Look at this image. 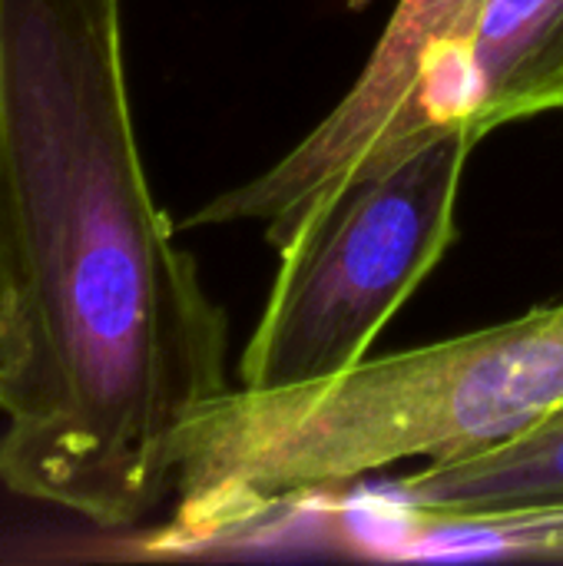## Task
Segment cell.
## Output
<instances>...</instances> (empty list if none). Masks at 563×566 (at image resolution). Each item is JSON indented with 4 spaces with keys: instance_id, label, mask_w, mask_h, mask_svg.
I'll use <instances>...</instances> for the list:
<instances>
[{
    "instance_id": "obj_5",
    "label": "cell",
    "mask_w": 563,
    "mask_h": 566,
    "mask_svg": "<svg viewBox=\"0 0 563 566\" xmlns=\"http://www.w3.org/2000/svg\"><path fill=\"white\" fill-rule=\"evenodd\" d=\"M563 109V0H481L451 93V123L478 143Z\"/></svg>"
},
{
    "instance_id": "obj_1",
    "label": "cell",
    "mask_w": 563,
    "mask_h": 566,
    "mask_svg": "<svg viewBox=\"0 0 563 566\" xmlns=\"http://www.w3.org/2000/svg\"><path fill=\"white\" fill-rule=\"evenodd\" d=\"M226 355L139 156L123 0H0V488L143 524Z\"/></svg>"
},
{
    "instance_id": "obj_3",
    "label": "cell",
    "mask_w": 563,
    "mask_h": 566,
    "mask_svg": "<svg viewBox=\"0 0 563 566\" xmlns=\"http://www.w3.org/2000/svg\"><path fill=\"white\" fill-rule=\"evenodd\" d=\"M478 139L465 123L358 179L279 275L239 361V385H302L368 358L375 338L458 239Z\"/></svg>"
},
{
    "instance_id": "obj_7",
    "label": "cell",
    "mask_w": 563,
    "mask_h": 566,
    "mask_svg": "<svg viewBox=\"0 0 563 566\" xmlns=\"http://www.w3.org/2000/svg\"><path fill=\"white\" fill-rule=\"evenodd\" d=\"M408 527L405 557H563V501Z\"/></svg>"
},
{
    "instance_id": "obj_4",
    "label": "cell",
    "mask_w": 563,
    "mask_h": 566,
    "mask_svg": "<svg viewBox=\"0 0 563 566\" xmlns=\"http://www.w3.org/2000/svg\"><path fill=\"white\" fill-rule=\"evenodd\" d=\"M481 0H398L348 93L272 166L202 202L186 226H259L279 259L302 249L375 169L451 123V93Z\"/></svg>"
},
{
    "instance_id": "obj_2",
    "label": "cell",
    "mask_w": 563,
    "mask_h": 566,
    "mask_svg": "<svg viewBox=\"0 0 563 566\" xmlns=\"http://www.w3.org/2000/svg\"><path fill=\"white\" fill-rule=\"evenodd\" d=\"M563 408V302L282 388H226L183 431L173 517L146 557L216 551L375 471L458 464Z\"/></svg>"
},
{
    "instance_id": "obj_6",
    "label": "cell",
    "mask_w": 563,
    "mask_h": 566,
    "mask_svg": "<svg viewBox=\"0 0 563 566\" xmlns=\"http://www.w3.org/2000/svg\"><path fill=\"white\" fill-rule=\"evenodd\" d=\"M385 501L408 524L563 501V408L508 448L395 478Z\"/></svg>"
}]
</instances>
